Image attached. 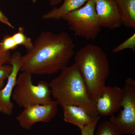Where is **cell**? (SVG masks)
<instances>
[{
  "label": "cell",
  "instance_id": "6da1fadb",
  "mask_svg": "<svg viewBox=\"0 0 135 135\" xmlns=\"http://www.w3.org/2000/svg\"><path fill=\"white\" fill-rule=\"evenodd\" d=\"M75 45L66 32L40 34L32 47L20 59V71L32 75L55 74L67 67L75 55Z\"/></svg>",
  "mask_w": 135,
  "mask_h": 135
},
{
  "label": "cell",
  "instance_id": "7a4b0ae2",
  "mask_svg": "<svg viewBox=\"0 0 135 135\" xmlns=\"http://www.w3.org/2000/svg\"><path fill=\"white\" fill-rule=\"evenodd\" d=\"M49 85L52 97L61 107L77 105L93 117L99 116L95 103L89 97L84 80L74 63L62 70Z\"/></svg>",
  "mask_w": 135,
  "mask_h": 135
},
{
  "label": "cell",
  "instance_id": "3957f363",
  "mask_svg": "<svg viewBox=\"0 0 135 135\" xmlns=\"http://www.w3.org/2000/svg\"><path fill=\"white\" fill-rule=\"evenodd\" d=\"M74 55V64L84 80L89 97L95 104L110 73L108 57L101 47L90 44Z\"/></svg>",
  "mask_w": 135,
  "mask_h": 135
},
{
  "label": "cell",
  "instance_id": "277c9868",
  "mask_svg": "<svg viewBox=\"0 0 135 135\" xmlns=\"http://www.w3.org/2000/svg\"><path fill=\"white\" fill-rule=\"evenodd\" d=\"M32 76L26 72H22L18 76L12 99L20 107L48 104L53 101L49 83L40 81L33 84Z\"/></svg>",
  "mask_w": 135,
  "mask_h": 135
},
{
  "label": "cell",
  "instance_id": "5b68a950",
  "mask_svg": "<svg viewBox=\"0 0 135 135\" xmlns=\"http://www.w3.org/2000/svg\"><path fill=\"white\" fill-rule=\"evenodd\" d=\"M62 19L67 22L69 29L76 36L94 40L102 28L99 24L94 0H89L83 6L68 13Z\"/></svg>",
  "mask_w": 135,
  "mask_h": 135
},
{
  "label": "cell",
  "instance_id": "8992f818",
  "mask_svg": "<svg viewBox=\"0 0 135 135\" xmlns=\"http://www.w3.org/2000/svg\"><path fill=\"white\" fill-rule=\"evenodd\" d=\"M122 109L116 116H110L109 121L122 135H135V81L127 78L123 88Z\"/></svg>",
  "mask_w": 135,
  "mask_h": 135
},
{
  "label": "cell",
  "instance_id": "52a82bcc",
  "mask_svg": "<svg viewBox=\"0 0 135 135\" xmlns=\"http://www.w3.org/2000/svg\"><path fill=\"white\" fill-rule=\"evenodd\" d=\"M58 105L55 101L53 100L48 104L25 107L16 119L21 127L29 130L36 123L50 122L57 113Z\"/></svg>",
  "mask_w": 135,
  "mask_h": 135
},
{
  "label": "cell",
  "instance_id": "ba28073f",
  "mask_svg": "<svg viewBox=\"0 0 135 135\" xmlns=\"http://www.w3.org/2000/svg\"><path fill=\"white\" fill-rule=\"evenodd\" d=\"M21 56V53L18 51L11 55L9 64L12 66V71L8 77L7 83L0 90V112L8 116L13 113L14 104L11 99L20 71Z\"/></svg>",
  "mask_w": 135,
  "mask_h": 135
},
{
  "label": "cell",
  "instance_id": "9c48e42d",
  "mask_svg": "<svg viewBox=\"0 0 135 135\" xmlns=\"http://www.w3.org/2000/svg\"><path fill=\"white\" fill-rule=\"evenodd\" d=\"M123 96V89L118 86H105L102 94L95 102L99 116L113 115L121 109Z\"/></svg>",
  "mask_w": 135,
  "mask_h": 135
},
{
  "label": "cell",
  "instance_id": "30bf717a",
  "mask_svg": "<svg viewBox=\"0 0 135 135\" xmlns=\"http://www.w3.org/2000/svg\"><path fill=\"white\" fill-rule=\"evenodd\" d=\"M95 9L101 28L115 30L121 26L115 0H94Z\"/></svg>",
  "mask_w": 135,
  "mask_h": 135
},
{
  "label": "cell",
  "instance_id": "8fae6325",
  "mask_svg": "<svg viewBox=\"0 0 135 135\" xmlns=\"http://www.w3.org/2000/svg\"><path fill=\"white\" fill-rule=\"evenodd\" d=\"M62 108L64 121L77 126L80 130L95 117H93L84 109L77 105H66Z\"/></svg>",
  "mask_w": 135,
  "mask_h": 135
},
{
  "label": "cell",
  "instance_id": "7c38bea8",
  "mask_svg": "<svg viewBox=\"0 0 135 135\" xmlns=\"http://www.w3.org/2000/svg\"><path fill=\"white\" fill-rule=\"evenodd\" d=\"M89 0H64L62 5L55 7L42 16L44 20H59L68 13L78 9L83 6Z\"/></svg>",
  "mask_w": 135,
  "mask_h": 135
},
{
  "label": "cell",
  "instance_id": "4fadbf2b",
  "mask_svg": "<svg viewBox=\"0 0 135 135\" xmlns=\"http://www.w3.org/2000/svg\"><path fill=\"white\" fill-rule=\"evenodd\" d=\"M122 25L135 29V0H115Z\"/></svg>",
  "mask_w": 135,
  "mask_h": 135
},
{
  "label": "cell",
  "instance_id": "5bb4252c",
  "mask_svg": "<svg viewBox=\"0 0 135 135\" xmlns=\"http://www.w3.org/2000/svg\"><path fill=\"white\" fill-rule=\"evenodd\" d=\"M94 135H123L109 120H105L98 126Z\"/></svg>",
  "mask_w": 135,
  "mask_h": 135
},
{
  "label": "cell",
  "instance_id": "9a60e30c",
  "mask_svg": "<svg viewBox=\"0 0 135 135\" xmlns=\"http://www.w3.org/2000/svg\"><path fill=\"white\" fill-rule=\"evenodd\" d=\"M12 36L18 46L22 45L27 50L30 49L32 47L33 42L32 41V39L25 34L23 27H20L18 32Z\"/></svg>",
  "mask_w": 135,
  "mask_h": 135
},
{
  "label": "cell",
  "instance_id": "2e32d148",
  "mask_svg": "<svg viewBox=\"0 0 135 135\" xmlns=\"http://www.w3.org/2000/svg\"><path fill=\"white\" fill-rule=\"evenodd\" d=\"M129 49L133 51V53L135 51V32L130 37L128 38L122 43L118 45L112 50L113 53H117L122 51L124 50Z\"/></svg>",
  "mask_w": 135,
  "mask_h": 135
},
{
  "label": "cell",
  "instance_id": "e0dca14e",
  "mask_svg": "<svg viewBox=\"0 0 135 135\" xmlns=\"http://www.w3.org/2000/svg\"><path fill=\"white\" fill-rule=\"evenodd\" d=\"M18 45L11 36H5L0 42V50L4 52L10 51V50L16 49Z\"/></svg>",
  "mask_w": 135,
  "mask_h": 135
},
{
  "label": "cell",
  "instance_id": "ac0fdd59",
  "mask_svg": "<svg viewBox=\"0 0 135 135\" xmlns=\"http://www.w3.org/2000/svg\"><path fill=\"white\" fill-rule=\"evenodd\" d=\"M100 116L95 117L88 125L80 129L81 135H94L96 128L100 119Z\"/></svg>",
  "mask_w": 135,
  "mask_h": 135
},
{
  "label": "cell",
  "instance_id": "d6986e66",
  "mask_svg": "<svg viewBox=\"0 0 135 135\" xmlns=\"http://www.w3.org/2000/svg\"><path fill=\"white\" fill-rule=\"evenodd\" d=\"M12 66L10 64H5L0 66V90L5 85V81L12 71Z\"/></svg>",
  "mask_w": 135,
  "mask_h": 135
},
{
  "label": "cell",
  "instance_id": "ffe728a7",
  "mask_svg": "<svg viewBox=\"0 0 135 135\" xmlns=\"http://www.w3.org/2000/svg\"><path fill=\"white\" fill-rule=\"evenodd\" d=\"M11 58L10 52H4L0 50V66L5 64H9Z\"/></svg>",
  "mask_w": 135,
  "mask_h": 135
},
{
  "label": "cell",
  "instance_id": "44dd1931",
  "mask_svg": "<svg viewBox=\"0 0 135 135\" xmlns=\"http://www.w3.org/2000/svg\"><path fill=\"white\" fill-rule=\"evenodd\" d=\"M0 22L6 25L11 28L12 29L14 28V26L9 22L7 17L3 13L1 9H0Z\"/></svg>",
  "mask_w": 135,
  "mask_h": 135
},
{
  "label": "cell",
  "instance_id": "7402d4cb",
  "mask_svg": "<svg viewBox=\"0 0 135 135\" xmlns=\"http://www.w3.org/2000/svg\"><path fill=\"white\" fill-rule=\"evenodd\" d=\"M64 0H49L51 6H55L60 4Z\"/></svg>",
  "mask_w": 135,
  "mask_h": 135
},
{
  "label": "cell",
  "instance_id": "603a6c76",
  "mask_svg": "<svg viewBox=\"0 0 135 135\" xmlns=\"http://www.w3.org/2000/svg\"><path fill=\"white\" fill-rule=\"evenodd\" d=\"M36 1H37V0H32L33 2L35 3L36 2Z\"/></svg>",
  "mask_w": 135,
  "mask_h": 135
}]
</instances>
